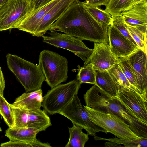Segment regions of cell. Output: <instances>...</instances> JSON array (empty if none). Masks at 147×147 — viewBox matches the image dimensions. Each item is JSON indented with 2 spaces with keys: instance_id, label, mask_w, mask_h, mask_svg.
<instances>
[{
  "instance_id": "30bf717a",
  "label": "cell",
  "mask_w": 147,
  "mask_h": 147,
  "mask_svg": "<svg viewBox=\"0 0 147 147\" xmlns=\"http://www.w3.org/2000/svg\"><path fill=\"white\" fill-rule=\"evenodd\" d=\"M116 98L129 115L147 126V100L140 94L120 88Z\"/></svg>"
},
{
  "instance_id": "52a82bcc",
  "label": "cell",
  "mask_w": 147,
  "mask_h": 147,
  "mask_svg": "<svg viewBox=\"0 0 147 147\" xmlns=\"http://www.w3.org/2000/svg\"><path fill=\"white\" fill-rule=\"evenodd\" d=\"M33 0H9L0 7V31L16 28L34 9Z\"/></svg>"
},
{
  "instance_id": "7402d4cb",
  "label": "cell",
  "mask_w": 147,
  "mask_h": 147,
  "mask_svg": "<svg viewBox=\"0 0 147 147\" xmlns=\"http://www.w3.org/2000/svg\"><path fill=\"white\" fill-rule=\"evenodd\" d=\"M125 24L131 37L138 47L147 53V26L136 28Z\"/></svg>"
},
{
  "instance_id": "ba28073f",
  "label": "cell",
  "mask_w": 147,
  "mask_h": 147,
  "mask_svg": "<svg viewBox=\"0 0 147 147\" xmlns=\"http://www.w3.org/2000/svg\"><path fill=\"white\" fill-rule=\"evenodd\" d=\"M78 94H75L69 103L58 113L65 117L76 125L82 127L88 134L92 136L96 133L107 132L93 123L90 119L88 113L82 104Z\"/></svg>"
},
{
  "instance_id": "ffe728a7",
  "label": "cell",
  "mask_w": 147,
  "mask_h": 147,
  "mask_svg": "<svg viewBox=\"0 0 147 147\" xmlns=\"http://www.w3.org/2000/svg\"><path fill=\"white\" fill-rule=\"evenodd\" d=\"M96 85L113 97L116 98L119 87L107 71H96Z\"/></svg>"
},
{
  "instance_id": "603a6c76",
  "label": "cell",
  "mask_w": 147,
  "mask_h": 147,
  "mask_svg": "<svg viewBox=\"0 0 147 147\" xmlns=\"http://www.w3.org/2000/svg\"><path fill=\"white\" fill-rule=\"evenodd\" d=\"M107 71L119 88H127L138 92L127 80L118 63Z\"/></svg>"
},
{
  "instance_id": "2e32d148",
  "label": "cell",
  "mask_w": 147,
  "mask_h": 147,
  "mask_svg": "<svg viewBox=\"0 0 147 147\" xmlns=\"http://www.w3.org/2000/svg\"><path fill=\"white\" fill-rule=\"evenodd\" d=\"M125 23L136 28L147 26V0L133 4L121 15Z\"/></svg>"
},
{
  "instance_id": "74e56055",
  "label": "cell",
  "mask_w": 147,
  "mask_h": 147,
  "mask_svg": "<svg viewBox=\"0 0 147 147\" xmlns=\"http://www.w3.org/2000/svg\"><path fill=\"white\" fill-rule=\"evenodd\" d=\"M2 129H1V128L0 127V131H2Z\"/></svg>"
},
{
  "instance_id": "3957f363",
  "label": "cell",
  "mask_w": 147,
  "mask_h": 147,
  "mask_svg": "<svg viewBox=\"0 0 147 147\" xmlns=\"http://www.w3.org/2000/svg\"><path fill=\"white\" fill-rule=\"evenodd\" d=\"M8 67L24 88L26 92L41 88L45 78L38 65L10 53L6 55Z\"/></svg>"
},
{
  "instance_id": "5bb4252c",
  "label": "cell",
  "mask_w": 147,
  "mask_h": 147,
  "mask_svg": "<svg viewBox=\"0 0 147 147\" xmlns=\"http://www.w3.org/2000/svg\"><path fill=\"white\" fill-rule=\"evenodd\" d=\"M108 35L110 50L118 58L125 57L139 48L112 24L108 26Z\"/></svg>"
},
{
  "instance_id": "836d02e7",
  "label": "cell",
  "mask_w": 147,
  "mask_h": 147,
  "mask_svg": "<svg viewBox=\"0 0 147 147\" xmlns=\"http://www.w3.org/2000/svg\"><path fill=\"white\" fill-rule=\"evenodd\" d=\"M53 0H33L35 4L34 11L48 4Z\"/></svg>"
},
{
  "instance_id": "4fadbf2b",
  "label": "cell",
  "mask_w": 147,
  "mask_h": 147,
  "mask_svg": "<svg viewBox=\"0 0 147 147\" xmlns=\"http://www.w3.org/2000/svg\"><path fill=\"white\" fill-rule=\"evenodd\" d=\"M125 58L137 78L140 94L147 100V53L138 48Z\"/></svg>"
},
{
  "instance_id": "4316f807",
  "label": "cell",
  "mask_w": 147,
  "mask_h": 147,
  "mask_svg": "<svg viewBox=\"0 0 147 147\" xmlns=\"http://www.w3.org/2000/svg\"><path fill=\"white\" fill-rule=\"evenodd\" d=\"M77 80L80 84L87 83L96 85V71L88 66L81 67L78 70Z\"/></svg>"
},
{
  "instance_id": "f1b7e54d",
  "label": "cell",
  "mask_w": 147,
  "mask_h": 147,
  "mask_svg": "<svg viewBox=\"0 0 147 147\" xmlns=\"http://www.w3.org/2000/svg\"><path fill=\"white\" fill-rule=\"evenodd\" d=\"M0 114L9 127L13 128L14 120L10 104L2 96H0Z\"/></svg>"
},
{
  "instance_id": "e575fe53",
  "label": "cell",
  "mask_w": 147,
  "mask_h": 147,
  "mask_svg": "<svg viewBox=\"0 0 147 147\" xmlns=\"http://www.w3.org/2000/svg\"><path fill=\"white\" fill-rule=\"evenodd\" d=\"M9 0H0V7Z\"/></svg>"
},
{
  "instance_id": "277c9868",
  "label": "cell",
  "mask_w": 147,
  "mask_h": 147,
  "mask_svg": "<svg viewBox=\"0 0 147 147\" xmlns=\"http://www.w3.org/2000/svg\"><path fill=\"white\" fill-rule=\"evenodd\" d=\"M83 106L90 120L107 133H110L118 138L124 139H133L140 137L130 125L111 111L105 113L86 105Z\"/></svg>"
},
{
  "instance_id": "8992f818",
  "label": "cell",
  "mask_w": 147,
  "mask_h": 147,
  "mask_svg": "<svg viewBox=\"0 0 147 147\" xmlns=\"http://www.w3.org/2000/svg\"><path fill=\"white\" fill-rule=\"evenodd\" d=\"M81 84L77 80L59 84L49 90L43 97L44 111L50 115L58 113L77 94Z\"/></svg>"
},
{
  "instance_id": "9c48e42d",
  "label": "cell",
  "mask_w": 147,
  "mask_h": 147,
  "mask_svg": "<svg viewBox=\"0 0 147 147\" xmlns=\"http://www.w3.org/2000/svg\"><path fill=\"white\" fill-rule=\"evenodd\" d=\"M49 31L48 35L42 36L44 42L68 50L84 61L92 53L93 50L88 47L82 40L55 31Z\"/></svg>"
},
{
  "instance_id": "e0dca14e",
  "label": "cell",
  "mask_w": 147,
  "mask_h": 147,
  "mask_svg": "<svg viewBox=\"0 0 147 147\" xmlns=\"http://www.w3.org/2000/svg\"><path fill=\"white\" fill-rule=\"evenodd\" d=\"M60 0H53L48 4L34 11L16 27L34 36L38 26L46 13Z\"/></svg>"
},
{
  "instance_id": "d590c367",
  "label": "cell",
  "mask_w": 147,
  "mask_h": 147,
  "mask_svg": "<svg viewBox=\"0 0 147 147\" xmlns=\"http://www.w3.org/2000/svg\"><path fill=\"white\" fill-rule=\"evenodd\" d=\"M145 0H132L133 4Z\"/></svg>"
},
{
  "instance_id": "4dcf8cb0",
  "label": "cell",
  "mask_w": 147,
  "mask_h": 147,
  "mask_svg": "<svg viewBox=\"0 0 147 147\" xmlns=\"http://www.w3.org/2000/svg\"><path fill=\"white\" fill-rule=\"evenodd\" d=\"M112 23L123 35L137 46L127 28L123 18L121 15L112 16Z\"/></svg>"
},
{
  "instance_id": "d4e9b609",
  "label": "cell",
  "mask_w": 147,
  "mask_h": 147,
  "mask_svg": "<svg viewBox=\"0 0 147 147\" xmlns=\"http://www.w3.org/2000/svg\"><path fill=\"white\" fill-rule=\"evenodd\" d=\"M133 4L132 0H109L104 10L112 16H119Z\"/></svg>"
},
{
  "instance_id": "7c38bea8",
  "label": "cell",
  "mask_w": 147,
  "mask_h": 147,
  "mask_svg": "<svg viewBox=\"0 0 147 147\" xmlns=\"http://www.w3.org/2000/svg\"><path fill=\"white\" fill-rule=\"evenodd\" d=\"M14 124L13 128L37 127L51 125L50 118L45 111H34L20 108L10 104Z\"/></svg>"
},
{
  "instance_id": "5b68a950",
  "label": "cell",
  "mask_w": 147,
  "mask_h": 147,
  "mask_svg": "<svg viewBox=\"0 0 147 147\" xmlns=\"http://www.w3.org/2000/svg\"><path fill=\"white\" fill-rule=\"evenodd\" d=\"M38 65L51 88L65 82L68 78V61L64 57L53 51L44 50L40 53Z\"/></svg>"
},
{
  "instance_id": "f546056e",
  "label": "cell",
  "mask_w": 147,
  "mask_h": 147,
  "mask_svg": "<svg viewBox=\"0 0 147 147\" xmlns=\"http://www.w3.org/2000/svg\"><path fill=\"white\" fill-rule=\"evenodd\" d=\"M1 147H50L51 146L48 143L42 142L37 139L31 142L20 141L11 140L1 143Z\"/></svg>"
},
{
  "instance_id": "8fae6325",
  "label": "cell",
  "mask_w": 147,
  "mask_h": 147,
  "mask_svg": "<svg viewBox=\"0 0 147 147\" xmlns=\"http://www.w3.org/2000/svg\"><path fill=\"white\" fill-rule=\"evenodd\" d=\"M92 53L84 61V66L91 67L95 71H107L118 63V58L111 51L108 43H94Z\"/></svg>"
},
{
  "instance_id": "6da1fadb",
  "label": "cell",
  "mask_w": 147,
  "mask_h": 147,
  "mask_svg": "<svg viewBox=\"0 0 147 147\" xmlns=\"http://www.w3.org/2000/svg\"><path fill=\"white\" fill-rule=\"evenodd\" d=\"M108 25L97 21L85 8L82 2L75 1L49 28L82 40L109 43Z\"/></svg>"
},
{
  "instance_id": "d6a6232c",
  "label": "cell",
  "mask_w": 147,
  "mask_h": 147,
  "mask_svg": "<svg viewBox=\"0 0 147 147\" xmlns=\"http://www.w3.org/2000/svg\"><path fill=\"white\" fill-rule=\"evenodd\" d=\"M5 82L2 69L0 66V96H3Z\"/></svg>"
},
{
  "instance_id": "d6986e66",
  "label": "cell",
  "mask_w": 147,
  "mask_h": 147,
  "mask_svg": "<svg viewBox=\"0 0 147 147\" xmlns=\"http://www.w3.org/2000/svg\"><path fill=\"white\" fill-rule=\"evenodd\" d=\"M48 127L43 126L37 127H9L5 131V136L11 140L33 142L37 139L36 136L38 133L45 130Z\"/></svg>"
},
{
  "instance_id": "7a4b0ae2",
  "label": "cell",
  "mask_w": 147,
  "mask_h": 147,
  "mask_svg": "<svg viewBox=\"0 0 147 147\" xmlns=\"http://www.w3.org/2000/svg\"><path fill=\"white\" fill-rule=\"evenodd\" d=\"M86 106L106 113L109 111L130 125L140 137L147 138V127L129 115L116 98L113 97L96 85L84 95Z\"/></svg>"
},
{
  "instance_id": "cb8c5ba5",
  "label": "cell",
  "mask_w": 147,
  "mask_h": 147,
  "mask_svg": "<svg viewBox=\"0 0 147 147\" xmlns=\"http://www.w3.org/2000/svg\"><path fill=\"white\" fill-rule=\"evenodd\" d=\"M95 140L107 141L115 143L118 144L123 145L124 147H147V138L140 137L138 138L127 140L119 138H106L96 136H94Z\"/></svg>"
},
{
  "instance_id": "8d00e7d4",
  "label": "cell",
  "mask_w": 147,
  "mask_h": 147,
  "mask_svg": "<svg viewBox=\"0 0 147 147\" xmlns=\"http://www.w3.org/2000/svg\"><path fill=\"white\" fill-rule=\"evenodd\" d=\"M90 0H85V1L84 2L85 3H88Z\"/></svg>"
},
{
  "instance_id": "f35d334b",
  "label": "cell",
  "mask_w": 147,
  "mask_h": 147,
  "mask_svg": "<svg viewBox=\"0 0 147 147\" xmlns=\"http://www.w3.org/2000/svg\"><path fill=\"white\" fill-rule=\"evenodd\" d=\"M75 1H78L79 0H75Z\"/></svg>"
},
{
  "instance_id": "83f0119b",
  "label": "cell",
  "mask_w": 147,
  "mask_h": 147,
  "mask_svg": "<svg viewBox=\"0 0 147 147\" xmlns=\"http://www.w3.org/2000/svg\"><path fill=\"white\" fill-rule=\"evenodd\" d=\"M83 5L86 9L98 22L108 26L112 24V16L105 10L102 9L99 7H88Z\"/></svg>"
},
{
  "instance_id": "1f68e13d",
  "label": "cell",
  "mask_w": 147,
  "mask_h": 147,
  "mask_svg": "<svg viewBox=\"0 0 147 147\" xmlns=\"http://www.w3.org/2000/svg\"><path fill=\"white\" fill-rule=\"evenodd\" d=\"M109 0H90L88 3L82 2L83 4L86 6L99 7L102 5L106 6Z\"/></svg>"
},
{
  "instance_id": "ac0fdd59",
  "label": "cell",
  "mask_w": 147,
  "mask_h": 147,
  "mask_svg": "<svg viewBox=\"0 0 147 147\" xmlns=\"http://www.w3.org/2000/svg\"><path fill=\"white\" fill-rule=\"evenodd\" d=\"M41 88L29 92H25L15 99L11 104L20 108L32 111L41 110L43 100Z\"/></svg>"
},
{
  "instance_id": "9a60e30c",
  "label": "cell",
  "mask_w": 147,
  "mask_h": 147,
  "mask_svg": "<svg viewBox=\"0 0 147 147\" xmlns=\"http://www.w3.org/2000/svg\"><path fill=\"white\" fill-rule=\"evenodd\" d=\"M75 0H60L44 15L40 22L34 36L41 37L51 25L63 14Z\"/></svg>"
},
{
  "instance_id": "44dd1931",
  "label": "cell",
  "mask_w": 147,
  "mask_h": 147,
  "mask_svg": "<svg viewBox=\"0 0 147 147\" xmlns=\"http://www.w3.org/2000/svg\"><path fill=\"white\" fill-rule=\"evenodd\" d=\"M83 128L73 124L72 127H69V140L65 147H84L89 140V134L84 133Z\"/></svg>"
},
{
  "instance_id": "484cf974",
  "label": "cell",
  "mask_w": 147,
  "mask_h": 147,
  "mask_svg": "<svg viewBox=\"0 0 147 147\" xmlns=\"http://www.w3.org/2000/svg\"><path fill=\"white\" fill-rule=\"evenodd\" d=\"M118 63L129 83L137 92L140 94L137 78L125 58H118Z\"/></svg>"
}]
</instances>
